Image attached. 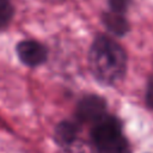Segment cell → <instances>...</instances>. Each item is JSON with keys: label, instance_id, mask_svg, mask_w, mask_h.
<instances>
[{"label": "cell", "instance_id": "obj_1", "mask_svg": "<svg viewBox=\"0 0 153 153\" xmlns=\"http://www.w3.org/2000/svg\"><path fill=\"white\" fill-rule=\"evenodd\" d=\"M88 66L97 82L104 86H114L127 73L128 56L114 38L108 35H98L88 50Z\"/></svg>", "mask_w": 153, "mask_h": 153}, {"label": "cell", "instance_id": "obj_2", "mask_svg": "<svg viewBox=\"0 0 153 153\" xmlns=\"http://www.w3.org/2000/svg\"><path fill=\"white\" fill-rule=\"evenodd\" d=\"M91 141L97 153H131L122 122L109 112L92 124Z\"/></svg>", "mask_w": 153, "mask_h": 153}, {"label": "cell", "instance_id": "obj_3", "mask_svg": "<svg viewBox=\"0 0 153 153\" xmlns=\"http://www.w3.org/2000/svg\"><path fill=\"white\" fill-rule=\"evenodd\" d=\"M106 99L98 94H86L76 104L75 108V120L82 123L93 124L108 114Z\"/></svg>", "mask_w": 153, "mask_h": 153}, {"label": "cell", "instance_id": "obj_4", "mask_svg": "<svg viewBox=\"0 0 153 153\" xmlns=\"http://www.w3.org/2000/svg\"><path fill=\"white\" fill-rule=\"evenodd\" d=\"M16 53L20 62L27 67H38L48 59V49L36 39H23L16 45Z\"/></svg>", "mask_w": 153, "mask_h": 153}, {"label": "cell", "instance_id": "obj_5", "mask_svg": "<svg viewBox=\"0 0 153 153\" xmlns=\"http://www.w3.org/2000/svg\"><path fill=\"white\" fill-rule=\"evenodd\" d=\"M80 123L74 120H62L57 123L54 129L53 140L61 148L71 147L79 136L80 133Z\"/></svg>", "mask_w": 153, "mask_h": 153}, {"label": "cell", "instance_id": "obj_6", "mask_svg": "<svg viewBox=\"0 0 153 153\" xmlns=\"http://www.w3.org/2000/svg\"><path fill=\"white\" fill-rule=\"evenodd\" d=\"M102 23L110 33H112L117 37L126 36L130 30L129 23H128L127 18L124 17V14L115 13L110 10L106 12H103Z\"/></svg>", "mask_w": 153, "mask_h": 153}, {"label": "cell", "instance_id": "obj_7", "mask_svg": "<svg viewBox=\"0 0 153 153\" xmlns=\"http://www.w3.org/2000/svg\"><path fill=\"white\" fill-rule=\"evenodd\" d=\"M14 8L11 0H0V29H4L10 24L13 18Z\"/></svg>", "mask_w": 153, "mask_h": 153}, {"label": "cell", "instance_id": "obj_8", "mask_svg": "<svg viewBox=\"0 0 153 153\" xmlns=\"http://www.w3.org/2000/svg\"><path fill=\"white\" fill-rule=\"evenodd\" d=\"M131 0H108V5H109V10L115 12V13H120V14H126V12L129 8Z\"/></svg>", "mask_w": 153, "mask_h": 153}, {"label": "cell", "instance_id": "obj_9", "mask_svg": "<svg viewBox=\"0 0 153 153\" xmlns=\"http://www.w3.org/2000/svg\"><path fill=\"white\" fill-rule=\"evenodd\" d=\"M145 100L146 105L153 110V75H151L147 80V86H146V94H145Z\"/></svg>", "mask_w": 153, "mask_h": 153}]
</instances>
